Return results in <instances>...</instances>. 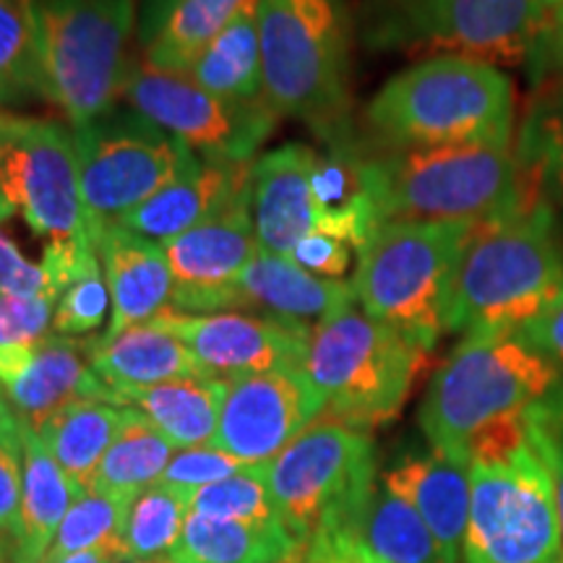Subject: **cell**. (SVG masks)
<instances>
[{
	"instance_id": "1",
	"label": "cell",
	"mask_w": 563,
	"mask_h": 563,
	"mask_svg": "<svg viewBox=\"0 0 563 563\" xmlns=\"http://www.w3.org/2000/svg\"><path fill=\"white\" fill-rule=\"evenodd\" d=\"M563 295V241L548 207H514L473 228L456 266L446 332H509Z\"/></svg>"
},
{
	"instance_id": "2",
	"label": "cell",
	"mask_w": 563,
	"mask_h": 563,
	"mask_svg": "<svg viewBox=\"0 0 563 563\" xmlns=\"http://www.w3.org/2000/svg\"><path fill=\"white\" fill-rule=\"evenodd\" d=\"M517 91L490 63L435 55L391 76L365 108L382 150L511 144Z\"/></svg>"
},
{
	"instance_id": "3",
	"label": "cell",
	"mask_w": 563,
	"mask_h": 563,
	"mask_svg": "<svg viewBox=\"0 0 563 563\" xmlns=\"http://www.w3.org/2000/svg\"><path fill=\"white\" fill-rule=\"evenodd\" d=\"M470 519L464 563H548L563 548L548 467L522 415H509L467 443Z\"/></svg>"
},
{
	"instance_id": "4",
	"label": "cell",
	"mask_w": 563,
	"mask_h": 563,
	"mask_svg": "<svg viewBox=\"0 0 563 563\" xmlns=\"http://www.w3.org/2000/svg\"><path fill=\"white\" fill-rule=\"evenodd\" d=\"M361 173L378 222L481 224L519 207L511 144L384 150Z\"/></svg>"
},
{
	"instance_id": "5",
	"label": "cell",
	"mask_w": 563,
	"mask_h": 563,
	"mask_svg": "<svg viewBox=\"0 0 563 563\" xmlns=\"http://www.w3.org/2000/svg\"><path fill=\"white\" fill-rule=\"evenodd\" d=\"M266 100L323 139L347 133L350 34L342 0H258Z\"/></svg>"
},
{
	"instance_id": "6",
	"label": "cell",
	"mask_w": 563,
	"mask_h": 563,
	"mask_svg": "<svg viewBox=\"0 0 563 563\" xmlns=\"http://www.w3.org/2000/svg\"><path fill=\"white\" fill-rule=\"evenodd\" d=\"M475 224L382 222L357 249L352 290L371 319L426 352L446 334V308Z\"/></svg>"
},
{
	"instance_id": "7",
	"label": "cell",
	"mask_w": 563,
	"mask_h": 563,
	"mask_svg": "<svg viewBox=\"0 0 563 563\" xmlns=\"http://www.w3.org/2000/svg\"><path fill=\"white\" fill-rule=\"evenodd\" d=\"M561 382V373L519 334H464L422 397L420 431L428 446L467 460V443L477 431L522 415Z\"/></svg>"
},
{
	"instance_id": "8",
	"label": "cell",
	"mask_w": 563,
	"mask_h": 563,
	"mask_svg": "<svg viewBox=\"0 0 563 563\" xmlns=\"http://www.w3.org/2000/svg\"><path fill=\"white\" fill-rule=\"evenodd\" d=\"M426 363V350L352 300L311 329L302 371L327 418L371 433L399 418Z\"/></svg>"
},
{
	"instance_id": "9",
	"label": "cell",
	"mask_w": 563,
	"mask_h": 563,
	"mask_svg": "<svg viewBox=\"0 0 563 563\" xmlns=\"http://www.w3.org/2000/svg\"><path fill=\"white\" fill-rule=\"evenodd\" d=\"M545 16L543 0H365L357 34L376 53L527 66Z\"/></svg>"
},
{
	"instance_id": "10",
	"label": "cell",
	"mask_w": 563,
	"mask_h": 563,
	"mask_svg": "<svg viewBox=\"0 0 563 563\" xmlns=\"http://www.w3.org/2000/svg\"><path fill=\"white\" fill-rule=\"evenodd\" d=\"M264 467L274 506L298 543L327 530H355L376 488L371 433L327 415Z\"/></svg>"
},
{
	"instance_id": "11",
	"label": "cell",
	"mask_w": 563,
	"mask_h": 563,
	"mask_svg": "<svg viewBox=\"0 0 563 563\" xmlns=\"http://www.w3.org/2000/svg\"><path fill=\"white\" fill-rule=\"evenodd\" d=\"M53 102L70 129L112 110L123 91L136 0H32Z\"/></svg>"
},
{
	"instance_id": "12",
	"label": "cell",
	"mask_w": 563,
	"mask_h": 563,
	"mask_svg": "<svg viewBox=\"0 0 563 563\" xmlns=\"http://www.w3.org/2000/svg\"><path fill=\"white\" fill-rule=\"evenodd\" d=\"M70 131L79 157L84 211L95 241L100 230L121 222L201 159L139 112L115 115L110 110Z\"/></svg>"
},
{
	"instance_id": "13",
	"label": "cell",
	"mask_w": 563,
	"mask_h": 563,
	"mask_svg": "<svg viewBox=\"0 0 563 563\" xmlns=\"http://www.w3.org/2000/svg\"><path fill=\"white\" fill-rule=\"evenodd\" d=\"M19 214L47 243H95L74 131L0 110V224Z\"/></svg>"
},
{
	"instance_id": "14",
	"label": "cell",
	"mask_w": 563,
	"mask_h": 563,
	"mask_svg": "<svg viewBox=\"0 0 563 563\" xmlns=\"http://www.w3.org/2000/svg\"><path fill=\"white\" fill-rule=\"evenodd\" d=\"M121 95L133 112L203 159L253 162L282 118L269 100L230 104L188 74L154 68L144 58L131 60Z\"/></svg>"
},
{
	"instance_id": "15",
	"label": "cell",
	"mask_w": 563,
	"mask_h": 563,
	"mask_svg": "<svg viewBox=\"0 0 563 563\" xmlns=\"http://www.w3.org/2000/svg\"><path fill=\"white\" fill-rule=\"evenodd\" d=\"M327 410L306 371H269L230 378L209 446L249 467L269 464Z\"/></svg>"
},
{
	"instance_id": "16",
	"label": "cell",
	"mask_w": 563,
	"mask_h": 563,
	"mask_svg": "<svg viewBox=\"0 0 563 563\" xmlns=\"http://www.w3.org/2000/svg\"><path fill=\"white\" fill-rule=\"evenodd\" d=\"M173 272L175 313H235V282L258 251L251 214V183L228 207L162 243Z\"/></svg>"
},
{
	"instance_id": "17",
	"label": "cell",
	"mask_w": 563,
	"mask_h": 563,
	"mask_svg": "<svg viewBox=\"0 0 563 563\" xmlns=\"http://www.w3.org/2000/svg\"><path fill=\"white\" fill-rule=\"evenodd\" d=\"M157 319L173 329L203 373L211 378H241L269 371H298L306 363L311 329L277 316L249 313H175Z\"/></svg>"
},
{
	"instance_id": "18",
	"label": "cell",
	"mask_w": 563,
	"mask_h": 563,
	"mask_svg": "<svg viewBox=\"0 0 563 563\" xmlns=\"http://www.w3.org/2000/svg\"><path fill=\"white\" fill-rule=\"evenodd\" d=\"M104 394L108 386L89 368V342L53 332L34 344L0 347V397L32 428L79 399L104 402Z\"/></svg>"
},
{
	"instance_id": "19",
	"label": "cell",
	"mask_w": 563,
	"mask_h": 563,
	"mask_svg": "<svg viewBox=\"0 0 563 563\" xmlns=\"http://www.w3.org/2000/svg\"><path fill=\"white\" fill-rule=\"evenodd\" d=\"M316 165L319 154L302 144H285L253 159L251 214L262 251L290 256L306 235H327V217L313 191Z\"/></svg>"
},
{
	"instance_id": "20",
	"label": "cell",
	"mask_w": 563,
	"mask_h": 563,
	"mask_svg": "<svg viewBox=\"0 0 563 563\" xmlns=\"http://www.w3.org/2000/svg\"><path fill=\"white\" fill-rule=\"evenodd\" d=\"M95 243L110 290V323L100 340H112L170 311L173 272L162 245L121 224L100 230Z\"/></svg>"
},
{
	"instance_id": "21",
	"label": "cell",
	"mask_w": 563,
	"mask_h": 563,
	"mask_svg": "<svg viewBox=\"0 0 563 563\" xmlns=\"http://www.w3.org/2000/svg\"><path fill=\"white\" fill-rule=\"evenodd\" d=\"M382 483L420 514L443 555L460 563L470 519V462L428 446V452L405 454Z\"/></svg>"
},
{
	"instance_id": "22",
	"label": "cell",
	"mask_w": 563,
	"mask_h": 563,
	"mask_svg": "<svg viewBox=\"0 0 563 563\" xmlns=\"http://www.w3.org/2000/svg\"><path fill=\"white\" fill-rule=\"evenodd\" d=\"M253 162L199 159L178 180L123 217L121 228L152 243H167L228 207L251 183Z\"/></svg>"
},
{
	"instance_id": "23",
	"label": "cell",
	"mask_w": 563,
	"mask_h": 563,
	"mask_svg": "<svg viewBox=\"0 0 563 563\" xmlns=\"http://www.w3.org/2000/svg\"><path fill=\"white\" fill-rule=\"evenodd\" d=\"M235 313L264 311V316L316 327L321 319L355 300L350 282L323 279L306 272L290 256L258 251L235 282Z\"/></svg>"
},
{
	"instance_id": "24",
	"label": "cell",
	"mask_w": 563,
	"mask_h": 563,
	"mask_svg": "<svg viewBox=\"0 0 563 563\" xmlns=\"http://www.w3.org/2000/svg\"><path fill=\"white\" fill-rule=\"evenodd\" d=\"M228 394V378L191 376L154 386H108L104 402L139 410L175 449L209 446Z\"/></svg>"
},
{
	"instance_id": "25",
	"label": "cell",
	"mask_w": 563,
	"mask_h": 563,
	"mask_svg": "<svg viewBox=\"0 0 563 563\" xmlns=\"http://www.w3.org/2000/svg\"><path fill=\"white\" fill-rule=\"evenodd\" d=\"M89 368L112 389L207 376L188 344L159 319L139 323L112 340L89 342Z\"/></svg>"
},
{
	"instance_id": "26",
	"label": "cell",
	"mask_w": 563,
	"mask_h": 563,
	"mask_svg": "<svg viewBox=\"0 0 563 563\" xmlns=\"http://www.w3.org/2000/svg\"><path fill=\"white\" fill-rule=\"evenodd\" d=\"M24 422V420H21ZM76 493L51 449L30 422H24V493L16 534V563H45L55 534Z\"/></svg>"
},
{
	"instance_id": "27",
	"label": "cell",
	"mask_w": 563,
	"mask_h": 563,
	"mask_svg": "<svg viewBox=\"0 0 563 563\" xmlns=\"http://www.w3.org/2000/svg\"><path fill=\"white\" fill-rule=\"evenodd\" d=\"M519 207L555 209L563 203V95L534 91L514 144Z\"/></svg>"
},
{
	"instance_id": "28",
	"label": "cell",
	"mask_w": 563,
	"mask_h": 563,
	"mask_svg": "<svg viewBox=\"0 0 563 563\" xmlns=\"http://www.w3.org/2000/svg\"><path fill=\"white\" fill-rule=\"evenodd\" d=\"M302 543L285 525H249L188 511L175 563H292Z\"/></svg>"
},
{
	"instance_id": "29",
	"label": "cell",
	"mask_w": 563,
	"mask_h": 563,
	"mask_svg": "<svg viewBox=\"0 0 563 563\" xmlns=\"http://www.w3.org/2000/svg\"><path fill=\"white\" fill-rule=\"evenodd\" d=\"M188 76L203 89L230 104H253L266 100L262 40H258V0L230 21L209 42Z\"/></svg>"
},
{
	"instance_id": "30",
	"label": "cell",
	"mask_w": 563,
	"mask_h": 563,
	"mask_svg": "<svg viewBox=\"0 0 563 563\" xmlns=\"http://www.w3.org/2000/svg\"><path fill=\"white\" fill-rule=\"evenodd\" d=\"M123 418L125 407L100 399H79L34 428L66 473L76 496L91 488V477L121 431Z\"/></svg>"
},
{
	"instance_id": "31",
	"label": "cell",
	"mask_w": 563,
	"mask_h": 563,
	"mask_svg": "<svg viewBox=\"0 0 563 563\" xmlns=\"http://www.w3.org/2000/svg\"><path fill=\"white\" fill-rule=\"evenodd\" d=\"M173 456V443L139 410L125 407L121 431L110 443L108 454L102 456L89 490H102L133 501L139 493L159 483Z\"/></svg>"
},
{
	"instance_id": "32",
	"label": "cell",
	"mask_w": 563,
	"mask_h": 563,
	"mask_svg": "<svg viewBox=\"0 0 563 563\" xmlns=\"http://www.w3.org/2000/svg\"><path fill=\"white\" fill-rule=\"evenodd\" d=\"M355 530L384 563H452L420 514L384 483L373 488Z\"/></svg>"
},
{
	"instance_id": "33",
	"label": "cell",
	"mask_w": 563,
	"mask_h": 563,
	"mask_svg": "<svg viewBox=\"0 0 563 563\" xmlns=\"http://www.w3.org/2000/svg\"><path fill=\"white\" fill-rule=\"evenodd\" d=\"M249 3L251 0H175L157 32L146 40L144 60L154 68L188 74L209 42Z\"/></svg>"
},
{
	"instance_id": "34",
	"label": "cell",
	"mask_w": 563,
	"mask_h": 563,
	"mask_svg": "<svg viewBox=\"0 0 563 563\" xmlns=\"http://www.w3.org/2000/svg\"><path fill=\"white\" fill-rule=\"evenodd\" d=\"M53 102L32 0H0V110Z\"/></svg>"
},
{
	"instance_id": "35",
	"label": "cell",
	"mask_w": 563,
	"mask_h": 563,
	"mask_svg": "<svg viewBox=\"0 0 563 563\" xmlns=\"http://www.w3.org/2000/svg\"><path fill=\"white\" fill-rule=\"evenodd\" d=\"M131 504V498L110 496V493L102 490H87L76 496L66 519L58 527L51 551L45 555V563H58L66 555L91 551V548H123Z\"/></svg>"
},
{
	"instance_id": "36",
	"label": "cell",
	"mask_w": 563,
	"mask_h": 563,
	"mask_svg": "<svg viewBox=\"0 0 563 563\" xmlns=\"http://www.w3.org/2000/svg\"><path fill=\"white\" fill-rule=\"evenodd\" d=\"M188 519V493L157 483L133 498L123 548L129 559L167 555L180 540Z\"/></svg>"
},
{
	"instance_id": "37",
	"label": "cell",
	"mask_w": 563,
	"mask_h": 563,
	"mask_svg": "<svg viewBox=\"0 0 563 563\" xmlns=\"http://www.w3.org/2000/svg\"><path fill=\"white\" fill-rule=\"evenodd\" d=\"M188 511L249 525H285L266 485V467H245L228 481L188 493Z\"/></svg>"
},
{
	"instance_id": "38",
	"label": "cell",
	"mask_w": 563,
	"mask_h": 563,
	"mask_svg": "<svg viewBox=\"0 0 563 563\" xmlns=\"http://www.w3.org/2000/svg\"><path fill=\"white\" fill-rule=\"evenodd\" d=\"M24 493V422L0 397V532L19 534Z\"/></svg>"
},
{
	"instance_id": "39",
	"label": "cell",
	"mask_w": 563,
	"mask_h": 563,
	"mask_svg": "<svg viewBox=\"0 0 563 563\" xmlns=\"http://www.w3.org/2000/svg\"><path fill=\"white\" fill-rule=\"evenodd\" d=\"M525 422L532 449L551 473L563 540V382L553 391H548L540 402L527 407Z\"/></svg>"
},
{
	"instance_id": "40",
	"label": "cell",
	"mask_w": 563,
	"mask_h": 563,
	"mask_svg": "<svg viewBox=\"0 0 563 563\" xmlns=\"http://www.w3.org/2000/svg\"><path fill=\"white\" fill-rule=\"evenodd\" d=\"M110 311V290L104 274L91 272L70 285L55 302L53 332L60 336H87L102 327Z\"/></svg>"
},
{
	"instance_id": "41",
	"label": "cell",
	"mask_w": 563,
	"mask_h": 563,
	"mask_svg": "<svg viewBox=\"0 0 563 563\" xmlns=\"http://www.w3.org/2000/svg\"><path fill=\"white\" fill-rule=\"evenodd\" d=\"M249 464H243L235 456L222 452L214 446H196V449H178L175 456L167 464L165 475L159 483L178 488L183 493H191L203 485L228 481V477L243 473Z\"/></svg>"
},
{
	"instance_id": "42",
	"label": "cell",
	"mask_w": 563,
	"mask_h": 563,
	"mask_svg": "<svg viewBox=\"0 0 563 563\" xmlns=\"http://www.w3.org/2000/svg\"><path fill=\"white\" fill-rule=\"evenodd\" d=\"M55 298H16L0 292V347L34 344L53 334Z\"/></svg>"
},
{
	"instance_id": "43",
	"label": "cell",
	"mask_w": 563,
	"mask_h": 563,
	"mask_svg": "<svg viewBox=\"0 0 563 563\" xmlns=\"http://www.w3.org/2000/svg\"><path fill=\"white\" fill-rule=\"evenodd\" d=\"M0 292L16 298H55L42 264L26 258L3 228H0Z\"/></svg>"
},
{
	"instance_id": "44",
	"label": "cell",
	"mask_w": 563,
	"mask_h": 563,
	"mask_svg": "<svg viewBox=\"0 0 563 563\" xmlns=\"http://www.w3.org/2000/svg\"><path fill=\"white\" fill-rule=\"evenodd\" d=\"M292 563H384L357 530H327L302 543Z\"/></svg>"
},
{
	"instance_id": "45",
	"label": "cell",
	"mask_w": 563,
	"mask_h": 563,
	"mask_svg": "<svg viewBox=\"0 0 563 563\" xmlns=\"http://www.w3.org/2000/svg\"><path fill=\"white\" fill-rule=\"evenodd\" d=\"M527 76L532 89L563 79V0L553 11H548L543 30L527 60Z\"/></svg>"
},
{
	"instance_id": "46",
	"label": "cell",
	"mask_w": 563,
	"mask_h": 563,
	"mask_svg": "<svg viewBox=\"0 0 563 563\" xmlns=\"http://www.w3.org/2000/svg\"><path fill=\"white\" fill-rule=\"evenodd\" d=\"M290 258L306 272L316 274V277L340 279L347 274L352 264V245L334 235L313 232V235H306L295 245Z\"/></svg>"
},
{
	"instance_id": "47",
	"label": "cell",
	"mask_w": 563,
	"mask_h": 563,
	"mask_svg": "<svg viewBox=\"0 0 563 563\" xmlns=\"http://www.w3.org/2000/svg\"><path fill=\"white\" fill-rule=\"evenodd\" d=\"M519 336L538 350L563 378V295L545 313L527 323Z\"/></svg>"
},
{
	"instance_id": "48",
	"label": "cell",
	"mask_w": 563,
	"mask_h": 563,
	"mask_svg": "<svg viewBox=\"0 0 563 563\" xmlns=\"http://www.w3.org/2000/svg\"><path fill=\"white\" fill-rule=\"evenodd\" d=\"M129 561V555L121 545H104V548H91V551H81L74 555H66L58 563H123Z\"/></svg>"
},
{
	"instance_id": "49",
	"label": "cell",
	"mask_w": 563,
	"mask_h": 563,
	"mask_svg": "<svg viewBox=\"0 0 563 563\" xmlns=\"http://www.w3.org/2000/svg\"><path fill=\"white\" fill-rule=\"evenodd\" d=\"M175 5V0H144V13H141V34H144V42L157 32L162 19L167 16Z\"/></svg>"
},
{
	"instance_id": "50",
	"label": "cell",
	"mask_w": 563,
	"mask_h": 563,
	"mask_svg": "<svg viewBox=\"0 0 563 563\" xmlns=\"http://www.w3.org/2000/svg\"><path fill=\"white\" fill-rule=\"evenodd\" d=\"M123 563H175V561H173V555L167 553V555H154V559H129Z\"/></svg>"
},
{
	"instance_id": "51",
	"label": "cell",
	"mask_w": 563,
	"mask_h": 563,
	"mask_svg": "<svg viewBox=\"0 0 563 563\" xmlns=\"http://www.w3.org/2000/svg\"><path fill=\"white\" fill-rule=\"evenodd\" d=\"M534 91H555V95H563V79L545 84V87H540V89H534Z\"/></svg>"
},
{
	"instance_id": "52",
	"label": "cell",
	"mask_w": 563,
	"mask_h": 563,
	"mask_svg": "<svg viewBox=\"0 0 563 563\" xmlns=\"http://www.w3.org/2000/svg\"><path fill=\"white\" fill-rule=\"evenodd\" d=\"M553 217H555V222H559V230L563 232V203H559V207L553 209Z\"/></svg>"
},
{
	"instance_id": "53",
	"label": "cell",
	"mask_w": 563,
	"mask_h": 563,
	"mask_svg": "<svg viewBox=\"0 0 563 563\" xmlns=\"http://www.w3.org/2000/svg\"><path fill=\"white\" fill-rule=\"evenodd\" d=\"M561 3V0H543V5H545V9L548 11H553L555 9V5H559Z\"/></svg>"
},
{
	"instance_id": "54",
	"label": "cell",
	"mask_w": 563,
	"mask_h": 563,
	"mask_svg": "<svg viewBox=\"0 0 563 563\" xmlns=\"http://www.w3.org/2000/svg\"><path fill=\"white\" fill-rule=\"evenodd\" d=\"M548 563H563V548H561V551H559V553H555V555H553V559H551V561H548Z\"/></svg>"
},
{
	"instance_id": "55",
	"label": "cell",
	"mask_w": 563,
	"mask_h": 563,
	"mask_svg": "<svg viewBox=\"0 0 563 563\" xmlns=\"http://www.w3.org/2000/svg\"><path fill=\"white\" fill-rule=\"evenodd\" d=\"M0 563H5V543L0 540Z\"/></svg>"
}]
</instances>
